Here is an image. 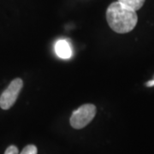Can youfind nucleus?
I'll list each match as a JSON object with an SVG mask.
<instances>
[{
  "mask_svg": "<svg viewBox=\"0 0 154 154\" xmlns=\"http://www.w3.org/2000/svg\"><path fill=\"white\" fill-rule=\"evenodd\" d=\"M106 20L110 28L116 33H127L135 28L138 17L136 11L116 1L107 8Z\"/></svg>",
  "mask_w": 154,
  "mask_h": 154,
  "instance_id": "obj_1",
  "label": "nucleus"
},
{
  "mask_svg": "<svg viewBox=\"0 0 154 154\" xmlns=\"http://www.w3.org/2000/svg\"><path fill=\"white\" fill-rule=\"evenodd\" d=\"M55 51L57 56L63 59L69 58L72 55L71 47L66 40L57 41L55 45Z\"/></svg>",
  "mask_w": 154,
  "mask_h": 154,
  "instance_id": "obj_4",
  "label": "nucleus"
},
{
  "mask_svg": "<svg viewBox=\"0 0 154 154\" xmlns=\"http://www.w3.org/2000/svg\"><path fill=\"white\" fill-rule=\"evenodd\" d=\"M38 150L34 145H28L25 146L20 154H37Z\"/></svg>",
  "mask_w": 154,
  "mask_h": 154,
  "instance_id": "obj_6",
  "label": "nucleus"
},
{
  "mask_svg": "<svg viewBox=\"0 0 154 154\" xmlns=\"http://www.w3.org/2000/svg\"><path fill=\"white\" fill-rule=\"evenodd\" d=\"M5 154H18V148L16 146H10L6 149Z\"/></svg>",
  "mask_w": 154,
  "mask_h": 154,
  "instance_id": "obj_7",
  "label": "nucleus"
},
{
  "mask_svg": "<svg viewBox=\"0 0 154 154\" xmlns=\"http://www.w3.org/2000/svg\"><path fill=\"white\" fill-rule=\"evenodd\" d=\"M96 115V107L92 104H86L74 110L70 117V125L75 129H81L88 125Z\"/></svg>",
  "mask_w": 154,
  "mask_h": 154,
  "instance_id": "obj_2",
  "label": "nucleus"
},
{
  "mask_svg": "<svg viewBox=\"0 0 154 154\" xmlns=\"http://www.w3.org/2000/svg\"><path fill=\"white\" fill-rule=\"evenodd\" d=\"M117 1H119L120 3L125 5L128 6L134 11H137L143 6L146 0H117Z\"/></svg>",
  "mask_w": 154,
  "mask_h": 154,
  "instance_id": "obj_5",
  "label": "nucleus"
},
{
  "mask_svg": "<svg viewBox=\"0 0 154 154\" xmlns=\"http://www.w3.org/2000/svg\"><path fill=\"white\" fill-rule=\"evenodd\" d=\"M23 87L22 79L17 78L12 81L9 87L3 92L0 96V107L3 110H8L16 103L18 95Z\"/></svg>",
  "mask_w": 154,
  "mask_h": 154,
  "instance_id": "obj_3",
  "label": "nucleus"
},
{
  "mask_svg": "<svg viewBox=\"0 0 154 154\" xmlns=\"http://www.w3.org/2000/svg\"><path fill=\"white\" fill-rule=\"evenodd\" d=\"M146 86H147V87H152V86H154V80L153 81H150V82H148L146 83Z\"/></svg>",
  "mask_w": 154,
  "mask_h": 154,
  "instance_id": "obj_8",
  "label": "nucleus"
}]
</instances>
